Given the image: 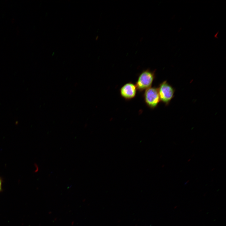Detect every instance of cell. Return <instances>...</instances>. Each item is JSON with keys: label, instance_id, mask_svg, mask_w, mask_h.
I'll use <instances>...</instances> for the list:
<instances>
[{"label": "cell", "instance_id": "cell-1", "mask_svg": "<svg viewBox=\"0 0 226 226\" xmlns=\"http://www.w3.org/2000/svg\"><path fill=\"white\" fill-rule=\"evenodd\" d=\"M155 71L149 69L143 70L138 76L135 85L140 92L152 87L155 78Z\"/></svg>", "mask_w": 226, "mask_h": 226}, {"label": "cell", "instance_id": "cell-2", "mask_svg": "<svg viewBox=\"0 0 226 226\" xmlns=\"http://www.w3.org/2000/svg\"><path fill=\"white\" fill-rule=\"evenodd\" d=\"M157 88L160 101L168 105L174 97L175 89L166 80L160 83Z\"/></svg>", "mask_w": 226, "mask_h": 226}, {"label": "cell", "instance_id": "cell-3", "mask_svg": "<svg viewBox=\"0 0 226 226\" xmlns=\"http://www.w3.org/2000/svg\"><path fill=\"white\" fill-rule=\"evenodd\" d=\"M143 98L148 107L151 109L156 108L160 101L158 88L151 87L145 90Z\"/></svg>", "mask_w": 226, "mask_h": 226}, {"label": "cell", "instance_id": "cell-4", "mask_svg": "<svg viewBox=\"0 0 226 226\" xmlns=\"http://www.w3.org/2000/svg\"><path fill=\"white\" fill-rule=\"evenodd\" d=\"M136 86L133 83L130 82L122 86L120 90L121 96L126 100H131L134 98L137 91Z\"/></svg>", "mask_w": 226, "mask_h": 226}, {"label": "cell", "instance_id": "cell-5", "mask_svg": "<svg viewBox=\"0 0 226 226\" xmlns=\"http://www.w3.org/2000/svg\"><path fill=\"white\" fill-rule=\"evenodd\" d=\"M2 189V181L1 179H0V191H1Z\"/></svg>", "mask_w": 226, "mask_h": 226}]
</instances>
